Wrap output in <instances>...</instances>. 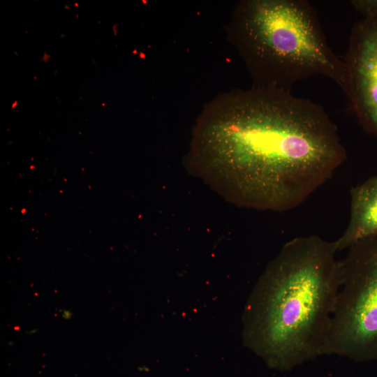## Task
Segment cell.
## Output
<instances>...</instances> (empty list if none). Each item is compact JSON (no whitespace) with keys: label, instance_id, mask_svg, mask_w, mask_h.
Returning a JSON list of instances; mask_svg holds the SVG:
<instances>
[{"label":"cell","instance_id":"obj_1","mask_svg":"<svg viewBox=\"0 0 377 377\" xmlns=\"http://www.w3.org/2000/svg\"><path fill=\"white\" fill-rule=\"evenodd\" d=\"M325 109L291 92L253 87L206 105L190 167L239 206L286 212L302 205L346 160Z\"/></svg>","mask_w":377,"mask_h":377},{"label":"cell","instance_id":"obj_2","mask_svg":"<svg viewBox=\"0 0 377 377\" xmlns=\"http://www.w3.org/2000/svg\"><path fill=\"white\" fill-rule=\"evenodd\" d=\"M335 241L293 238L268 264L244 314L245 345L271 367L287 370L327 354L341 284Z\"/></svg>","mask_w":377,"mask_h":377},{"label":"cell","instance_id":"obj_3","mask_svg":"<svg viewBox=\"0 0 377 377\" xmlns=\"http://www.w3.org/2000/svg\"><path fill=\"white\" fill-rule=\"evenodd\" d=\"M229 30L253 87L290 92L297 82L322 75L342 89L343 61L329 46L309 1H241Z\"/></svg>","mask_w":377,"mask_h":377},{"label":"cell","instance_id":"obj_4","mask_svg":"<svg viewBox=\"0 0 377 377\" xmlns=\"http://www.w3.org/2000/svg\"><path fill=\"white\" fill-rule=\"evenodd\" d=\"M340 260L341 284L327 354L377 360V236L358 241Z\"/></svg>","mask_w":377,"mask_h":377},{"label":"cell","instance_id":"obj_5","mask_svg":"<svg viewBox=\"0 0 377 377\" xmlns=\"http://www.w3.org/2000/svg\"><path fill=\"white\" fill-rule=\"evenodd\" d=\"M343 61L342 90L362 128L377 136V12L353 24Z\"/></svg>","mask_w":377,"mask_h":377},{"label":"cell","instance_id":"obj_6","mask_svg":"<svg viewBox=\"0 0 377 377\" xmlns=\"http://www.w3.org/2000/svg\"><path fill=\"white\" fill-rule=\"evenodd\" d=\"M350 218L343 233L335 241L337 251L360 240L377 236V175L350 190Z\"/></svg>","mask_w":377,"mask_h":377},{"label":"cell","instance_id":"obj_7","mask_svg":"<svg viewBox=\"0 0 377 377\" xmlns=\"http://www.w3.org/2000/svg\"><path fill=\"white\" fill-rule=\"evenodd\" d=\"M351 4L363 16L377 12V0L352 1Z\"/></svg>","mask_w":377,"mask_h":377},{"label":"cell","instance_id":"obj_8","mask_svg":"<svg viewBox=\"0 0 377 377\" xmlns=\"http://www.w3.org/2000/svg\"><path fill=\"white\" fill-rule=\"evenodd\" d=\"M59 311L60 312L61 317L64 320H70L72 318L73 313L71 311L67 309H59Z\"/></svg>","mask_w":377,"mask_h":377},{"label":"cell","instance_id":"obj_9","mask_svg":"<svg viewBox=\"0 0 377 377\" xmlns=\"http://www.w3.org/2000/svg\"><path fill=\"white\" fill-rule=\"evenodd\" d=\"M36 332H37V330L32 329V330H29V332H27V333L29 334H33Z\"/></svg>","mask_w":377,"mask_h":377}]
</instances>
